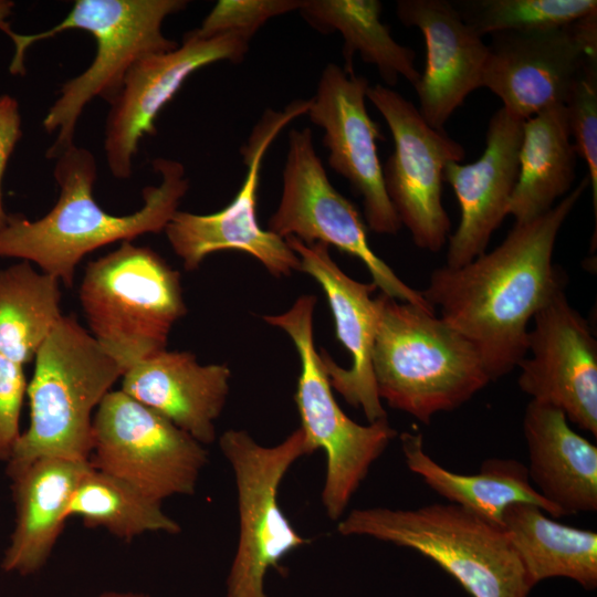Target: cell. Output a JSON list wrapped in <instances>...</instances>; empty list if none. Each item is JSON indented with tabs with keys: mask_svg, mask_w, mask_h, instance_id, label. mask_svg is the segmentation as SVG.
I'll return each instance as SVG.
<instances>
[{
	"mask_svg": "<svg viewBox=\"0 0 597 597\" xmlns=\"http://www.w3.org/2000/svg\"><path fill=\"white\" fill-rule=\"evenodd\" d=\"M535 490L562 516L597 511V447L569 426L565 413L531 400L523 417Z\"/></svg>",
	"mask_w": 597,
	"mask_h": 597,
	"instance_id": "cell-22",
	"label": "cell"
},
{
	"mask_svg": "<svg viewBox=\"0 0 597 597\" xmlns=\"http://www.w3.org/2000/svg\"><path fill=\"white\" fill-rule=\"evenodd\" d=\"M302 0H220L193 31L199 36L238 33L248 39L270 19L298 10Z\"/></svg>",
	"mask_w": 597,
	"mask_h": 597,
	"instance_id": "cell-32",
	"label": "cell"
},
{
	"mask_svg": "<svg viewBox=\"0 0 597 597\" xmlns=\"http://www.w3.org/2000/svg\"><path fill=\"white\" fill-rule=\"evenodd\" d=\"M367 100L384 117L394 140V151L383 166L387 196L413 243L439 252L451 228L442 205L444 167L462 161L464 148L444 130L432 128L395 90L383 84L369 86Z\"/></svg>",
	"mask_w": 597,
	"mask_h": 597,
	"instance_id": "cell-12",
	"label": "cell"
},
{
	"mask_svg": "<svg viewBox=\"0 0 597 597\" xmlns=\"http://www.w3.org/2000/svg\"><path fill=\"white\" fill-rule=\"evenodd\" d=\"M577 154L564 105L546 108L523 123L519 176L507 214L531 221L554 207L574 182Z\"/></svg>",
	"mask_w": 597,
	"mask_h": 597,
	"instance_id": "cell-26",
	"label": "cell"
},
{
	"mask_svg": "<svg viewBox=\"0 0 597 597\" xmlns=\"http://www.w3.org/2000/svg\"><path fill=\"white\" fill-rule=\"evenodd\" d=\"M396 14L423 35L426 64L415 86L418 111L432 128L444 130L453 112L481 87L488 44L448 0H399Z\"/></svg>",
	"mask_w": 597,
	"mask_h": 597,
	"instance_id": "cell-20",
	"label": "cell"
},
{
	"mask_svg": "<svg viewBox=\"0 0 597 597\" xmlns=\"http://www.w3.org/2000/svg\"><path fill=\"white\" fill-rule=\"evenodd\" d=\"M55 159L53 176L60 188L55 205L38 220L9 213L0 229V256L35 264L66 287H72L76 266L88 253L164 231L189 188L181 163L157 158L153 167L160 184L143 189L140 209L114 216L94 198L97 165L88 149L72 145Z\"/></svg>",
	"mask_w": 597,
	"mask_h": 597,
	"instance_id": "cell-2",
	"label": "cell"
},
{
	"mask_svg": "<svg viewBox=\"0 0 597 597\" xmlns=\"http://www.w3.org/2000/svg\"><path fill=\"white\" fill-rule=\"evenodd\" d=\"M123 374L76 317L62 314L34 358L30 422L7 461L8 476L40 458L88 461L93 410Z\"/></svg>",
	"mask_w": 597,
	"mask_h": 597,
	"instance_id": "cell-4",
	"label": "cell"
},
{
	"mask_svg": "<svg viewBox=\"0 0 597 597\" xmlns=\"http://www.w3.org/2000/svg\"><path fill=\"white\" fill-rule=\"evenodd\" d=\"M314 295H302L286 312L263 320L283 329L293 341L301 362L295 402L306 442L312 452L322 449L326 472L322 503L327 516L337 521L367 476L371 464L384 453L397 430L388 419L368 425L352 420L333 395L328 376L316 352L313 336Z\"/></svg>",
	"mask_w": 597,
	"mask_h": 597,
	"instance_id": "cell-8",
	"label": "cell"
},
{
	"mask_svg": "<svg viewBox=\"0 0 597 597\" xmlns=\"http://www.w3.org/2000/svg\"><path fill=\"white\" fill-rule=\"evenodd\" d=\"M22 137L19 104L9 94L0 96V229L8 220L2 197V179L10 156Z\"/></svg>",
	"mask_w": 597,
	"mask_h": 597,
	"instance_id": "cell-33",
	"label": "cell"
},
{
	"mask_svg": "<svg viewBox=\"0 0 597 597\" xmlns=\"http://www.w3.org/2000/svg\"><path fill=\"white\" fill-rule=\"evenodd\" d=\"M527 352L517 367L520 389L561 409L568 421L597 436V342L564 290L534 315Z\"/></svg>",
	"mask_w": 597,
	"mask_h": 597,
	"instance_id": "cell-17",
	"label": "cell"
},
{
	"mask_svg": "<svg viewBox=\"0 0 597 597\" xmlns=\"http://www.w3.org/2000/svg\"><path fill=\"white\" fill-rule=\"evenodd\" d=\"M78 297L87 331L123 373L166 349L187 312L180 273L130 241L86 265Z\"/></svg>",
	"mask_w": 597,
	"mask_h": 597,
	"instance_id": "cell-7",
	"label": "cell"
},
{
	"mask_svg": "<svg viewBox=\"0 0 597 597\" xmlns=\"http://www.w3.org/2000/svg\"><path fill=\"white\" fill-rule=\"evenodd\" d=\"M266 230L305 244L333 245L359 259L380 293L436 312L421 291L407 285L371 250L366 224L357 208L331 184L307 127L289 133L282 195Z\"/></svg>",
	"mask_w": 597,
	"mask_h": 597,
	"instance_id": "cell-11",
	"label": "cell"
},
{
	"mask_svg": "<svg viewBox=\"0 0 597 597\" xmlns=\"http://www.w3.org/2000/svg\"><path fill=\"white\" fill-rule=\"evenodd\" d=\"M381 9L377 0H302L297 11L318 32L343 36L347 72H354L353 57L358 53L376 66L386 86L396 85L401 76L415 87L421 74L415 65L416 53L391 36L380 19Z\"/></svg>",
	"mask_w": 597,
	"mask_h": 597,
	"instance_id": "cell-28",
	"label": "cell"
},
{
	"mask_svg": "<svg viewBox=\"0 0 597 597\" xmlns=\"http://www.w3.org/2000/svg\"><path fill=\"white\" fill-rule=\"evenodd\" d=\"M14 2L10 0H0V30L8 36L13 32L8 19L12 14Z\"/></svg>",
	"mask_w": 597,
	"mask_h": 597,
	"instance_id": "cell-34",
	"label": "cell"
},
{
	"mask_svg": "<svg viewBox=\"0 0 597 597\" xmlns=\"http://www.w3.org/2000/svg\"><path fill=\"white\" fill-rule=\"evenodd\" d=\"M98 597H149V596L145 594H137V593L107 591V593H103Z\"/></svg>",
	"mask_w": 597,
	"mask_h": 597,
	"instance_id": "cell-35",
	"label": "cell"
},
{
	"mask_svg": "<svg viewBox=\"0 0 597 597\" xmlns=\"http://www.w3.org/2000/svg\"><path fill=\"white\" fill-rule=\"evenodd\" d=\"M400 443L408 469L448 503L501 526L504 511L515 503L533 504L553 517H562L532 485L527 468L515 459L490 458L482 462L479 473L461 474L440 465L425 451L420 432H402Z\"/></svg>",
	"mask_w": 597,
	"mask_h": 597,
	"instance_id": "cell-25",
	"label": "cell"
},
{
	"mask_svg": "<svg viewBox=\"0 0 597 597\" xmlns=\"http://www.w3.org/2000/svg\"><path fill=\"white\" fill-rule=\"evenodd\" d=\"M60 285L27 261L0 270V407L23 402L24 368L62 316Z\"/></svg>",
	"mask_w": 597,
	"mask_h": 597,
	"instance_id": "cell-24",
	"label": "cell"
},
{
	"mask_svg": "<svg viewBox=\"0 0 597 597\" xmlns=\"http://www.w3.org/2000/svg\"><path fill=\"white\" fill-rule=\"evenodd\" d=\"M249 42L238 33L199 36L191 30L178 48L137 61L109 103L104 149L111 174L118 179L130 177L140 139L156 134L158 114L192 73L218 61H242Z\"/></svg>",
	"mask_w": 597,
	"mask_h": 597,
	"instance_id": "cell-15",
	"label": "cell"
},
{
	"mask_svg": "<svg viewBox=\"0 0 597 597\" xmlns=\"http://www.w3.org/2000/svg\"><path fill=\"white\" fill-rule=\"evenodd\" d=\"M589 186L588 176L544 214L515 223L492 251L432 271L422 296L476 349L491 381L526 357L528 324L565 276L553 263L558 232Z\"/></svg>",
	"mask_w": 597,
	"mask_h": 597,
	"instance_id": "cell-1",
	"label": "cell"
},
{
	"mask_svg": "<svg viewBox=\"0 0 597 597\" xmlns=\"http://www.w3.org/2000/svg\"><path fill=\"white\" fill-rule=\"evenodd\" d=\"M88 461L40 458L15 473V524L1 567L29 575L49 559L66 520L73 493Z\"/></svg>",
	"mask_w": 597,
	"mask_h": 597,
	"instance_id": "cell-23",
	"label": "cell"
},
{
	"mask_svg": "<svg viewBox=\"0 0 597 597\" xmlns=\"http://www.w3.org/2000/svg\"><path fill=\"white\" fill-rule=\"evenodd\" d=\"M369 82L335 63L327 64L310 98V121L323 130L328 165L362 197L365 221L376 233L395 235L401 222L387 196L377 142L379 126L366 107Z\"/></svg>",
	"mask_w": 597,
	"mask_h": 597,
	"instance_id": "cell-16",
	"label": "cell"
},
{
	"mask_svg": "<svg viewBox=\"0 0 597 597\" xmlns=\"http://www.w3.org/2000/svg\"><path fill=\"white\" fill-rule=\"evenodd\" d=\"M574 148L588 169L593 189L594 211L597 210V59L585 64L565 104Z\"/></svg>",
	"mask_w": 597,
	"mask_h": 597,
	"instance_id": "cell-31",
	"label": "cell"
},
{
	"mask_svg": "<svg viewBox=\"0 0 597 597\" xmlns=\"http://www.w3.org/2000/svg\"><path fill=\"white\" fill-rule=\"evenodd\" d=\"M532 585L568 578L587 590L597 586V533L556 522L538 506L515 503L502 517Z\"/></svg>",
	"mask_w": 597,
	"mask_h": 597,
	"instance_id": "cell-27",
	"label": "cell"
},
{
	"mask_svg": "<svg viewBox=\"0 0 597 597\" xmlns=\"http://www.w3.org/2000/svg\"><path fill=\"white\" fill-rule=\"evenodd\" d=\"M461 18L480 36L567 25L597 11L596 0H454Z\"/></svg>",
	"mask_w": 597,
	"mask_h": 597,
	"instance_id": "cell-30",
	"label": "cell"
},
{
	"mask_svg": "<svg viewBox=\"0 0 597 597\" xmlns=\"http://www.w3.org/2000/svg\"><path fill=\"white\" fill-rule=\"evenodd\" d=\"M371 365L378 397L425 425L470 400L490 381L473 345L436 312L376 296Z\"/></svg>",
	"mask_w": 597,
	"mask_h": 597,
	"instance_id": "cell-3",
	"label": "cell"
},
{
	"mask_svg": "<svg viewBox=\"0 0 597 597\" xmlns=\"http://www.w3.org/2000/svg\"><path fill=\"white\" fill-rule=\"evenodd\" d=\"M208 462L205 446L122 389L111 390L93 417V469L119 478L163 503L192 495Z\"/></svg>",
	"mask_w": 597,
	"mask_h": 597,
	"instance_id": "cell-10",
	"label": "cell"
},
{
	"mask_svg": "<svg viewBox=\"0 0 597 597\" xmlns=\"http://www.w3.org/2000/svg\"><path fill=\"white\" fill-rule=\"evenodd\" d=\"M337 531L411 548L472 597H527L534 587L504 528L452 503L355 509Z\"/></svg>",
	"mask_w": 597,
	"mask_h": 597,
	"instance_id": "cell-6",
	"label": "cell"
},
{
	"mask_svg": "<svg viewBox=\"0 0 597 597\" xmlns=\"http://www.w3.org/2000/svg\"><path fill=\"white\" fill-rule=\"evenodd\" d=\"M523 123L501 107L488 124L480 158L467 165H446L443 180L452 187L460 208L459 224L448 239L447 266L459 268L483 254L493 232L509 216Z\"/></svg>",
	"mask_w": 597,
	"mask_h": 597,
	"instance_id": "cell-19",
	"label": "cell"
},
{
	"mask_svg": "<svg viewBox=\"0 0 597 597\" xmlns=\"http://www.w3.org/2000/svg\"><path fill=\"white\" fill-rule=\"evenodd\" d=\"M187 3L184 0H76L66 17L53 28L33 34L13 31L9 35L14 44L9 65L13 75L25 73V53L35 42L72 29L88 32L96 42L91 65L62 85L59 97L43 119L44 129L56 134L46 151L49 158L55 159L74 145L77 121L93 98L101 97L111 103L137 61L178 48L176 41L164 35L161 27L167 17L181 11Z\"/></svg>",
	"mask_w": 597,
	"mask_h": 597,
	"instance_id": "cell-5",
	"label": "cell"
},
{
	"mask_svg": "<svg viewBox=\"0 0 597 597\" xmlns=\"http://www.w3.org/2000/svg\"><path fill=\"white\" fill-rule=\"evenodd\" d=\"M230 377L226 364L201 365L190 352L163 349L125 371L121 389L205 446L216 439Z\"/></svg>",
	"mask_w": 597,
	"mask_h": 597,
	"instance_id": "cell-21",
	"label": "cell"
},
{
	"mask_svg": "<svg viewBox=\"0 0 597 597\" xmlns=\"http://www.w3.org/2000/svg\"><path fill=\"white\" fill-rule=\"evenodd\" d=\"M597 59V11L567 25L491 35L481 87L525 121L564 105L585 64Z\"/></svg>",
	"mask_w": 597,
	"mask_h": 597,
	"instance_id": "cell-14",
	"label": "cell"
},
{
	"mask_svg": "<svg viewBox=\"0 0 597 597\" xmlns=\"http://www.w3.org/2000/svg\"><path fill=\"white\" fill-rule=\"evenodd\" d=\"M71 516L81 517L87 527H103L125 541L146 532L177 534L181 531L163 511L160 502L91 465L73 493L69 506Z\"/></svg>",
	"mask_w": 597,
	"mask_h": 597,
	"instance_id": "cell-29",
	"label": "cell"
},
{
	"mask_svg": "<svg viewBox=\"0 0 597 597\" xmlns=\"http://www.w3.org/2000/svg\"><path fill=\"white\" fill-rule=\"evenodd\" d=\"M300 259V271L323 289L332 311L336 337L350 354L349 368L338 366L325 349L320 356L331 386L355 408H362L368 422L387 418L378 397L371 354L378 322V305L371 294L377 289L348 276L332 259L329 247L305 244L294 237L284 239Z\"/></svg>",
	"mask_w": 597,
	"mask_h": 597,
	"instance_id": "cell-18",
	"label": "cell"
},
{
	"mask_svg": "<svg viewBox=\"0 0 597 597\" xmlns=\"http://www.w3.org/2000/svg\"><path fill=\"white\" fill-rule=\"evenodd\" d=\"M219 446L234 474L239 515L227 597H266L268 570L308 542L283 514L277 494L293 463L312 451L301 428L273 447L259 444L244 430L230 429Z\"/></svg>",
	"mask_w": 597,
	"mask_h": 597,
	"instance_id": "cell-9",
	"label": "cell"
},
{
	"mask_svg": "<svg viewBox=\"0 0 597 597\" xmlns=\"http://www.w3.org/2000/svg\"><path fill=\"white\" fill-rule=\"evenodd\" d=\"M308 105V100H298L283 111L264 112L241 149L248 171L228 206L210 214L180 210L174 213L164 232L185 270H197L214 252L238 250L255 258L274 276L300 271V259L285 240L260 227L256 202L260 169L268 148L283 127L307 113Z\"/></svg>",
	"mask_w": 597,
	"mask_h": 597,
	"instance_id": "cell-13",
	"label": "cell"
}]
</instances>
